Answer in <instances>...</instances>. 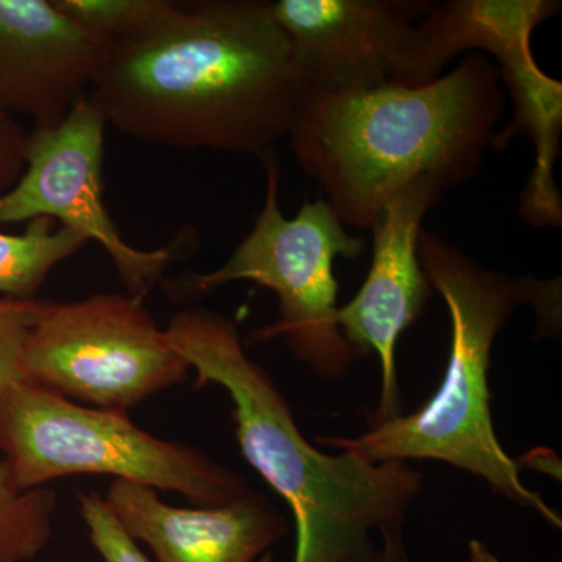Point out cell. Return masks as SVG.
I'll list each match as a JSON object with an SVG mask.
<instances>
[{"label": "cell", "mask_w": 562, "mask_h": 562, "mask_svg": "<svg viewBox=\"0 0 562 562\" xmlns=\"http://www.w3.org/2000/svg\"><path fill=\"white\" fill-rule=\"evenodd\" d=\"M380 541H382V549H380L382 562H412L403 539V528L384 532Z\"/></svg>", "instance_id": "ffe728a7"}, {"label": "cell", "mask_w": 562, "mask_h": 562, "mask_svg": "<svg viewBox=\"0 0 562 562\" xmlns=\"http://www.w3.org/2000/svg\"><path fill=\"white\" fill-rule=\"evenodd\" d=\"M469 560L471 562H501L494 553L491 552L490 547L479 539H472L469 542Z\"/></svg>", "instance_id": "7402d4cb"}, {"label": "cell", "mask_w": 562, "mask_h": 562, "mask_svg": "<svg viewBox=\"0 0 562 562\" xmlns=\"http://www.w3.org/2000/svg\"><path fill=\"white\" fill-rule=\"evenodd\" d=\"M546 449H538L528 454V457L520 458V460L516 461L520 469H522V465H528V468H535L541 472H550L560 480V460H557L558 457H554L553 453L550 454V458H546Z\"/></svg>", "instance_id": "44dd1931"}, {"label": "cell", "mask_w": 562, "mask_h": 562, "mask_svg": "<svg viewBox=\"0 0 562 562\" xmlns=\"http://www.w3.org/2000/svg\"><path fill=\"white\" fill-rule=\"evenodd\" d=\"M105 128L90 98L50 128L27 136L24 171L0 195V224L49 217L105 250L131 294L146 297L173 262L199 246L194 231H181L168 246L140 250L122 238L103 202Z\"/></svg>", "instance_id": "9c48e42d"}, {"label": "cell", "mask_w": 562, "mask_h": 562, "mask_svg": "<svg viewBox=\"0 0 562 562\" xmlns=\"http://www.w3.org/2000/svg\"><path fill=\"white\" fill-rule=\"evenodd\" d=\"M49 305L47 301L0 299V392L11 384L29 382L25 347L36 322Z\"/></svg>", "instance_id": "e0dca14e"}, {"label": "cell", "mask_w": 562, "mask_h": 562, "mask_svg": "<svg viewBox=\"0 0 562 562\" xmlns=\"http://www.w3.org/2000/svg\"><path fill=\"white\" fill-rule=\"evenodd\" d=\"M77 505L88 538L103 562H151L138 543L122 530L103 495L95 491H79Z\"/></svg>", "instance_id": "ac0fdd59"}, {"label": "cell", "mask_w": 562, "mask_h": 562, "mask_svg": "<svg viewBox=\"0 0 562 562\" xmlns=\"http://www.w3.org/2000/svg\"><path fill=\"white\" fill-rule=\"evenodd\" d=\"M87 244L49 217L29 221L21 235L0 232V299L35 301L49 273Z\"/></svg>", "instance_id": "5bb4252c"}, {"label": "cell", "mask_w": 562, "mask_h": 562, "mask_svg": "<svg viewBox=\"0 0 562 562\" xmlns=\"http://www.w3.org/2000/svg\"><path fill=\"white\" fill-rule=\"evenodd\" d=\"M261 161L266 198L254 228L221 268L184 277L181 295L202 299L235 281L268 288L279 299V319L251 333L250 341L281 338L321 379H342L364 355L339 330L335 260L360 258L368 241L351 235L324 198L303 203L294 217L284 216L276 151Z\"/></svg>", "instance_id": "8992f818"}, {"label": "cell", "mask_w": 562, "mask_h": 562, "mask_svg": "<svg viewBox=\"0 0 562 562\" xmlns=\"http://www.w3.org/2000/svg\"><path fill=\"white\" fill-rule=\"evenodd\" d=\"M29 382L80 405L131 413L187 382L190 366L133 294H95L44 310L25 347Z\"/></svg>", "instance_id": "ba28073f"}, {"label": "cell", "mask_w": 562, "mask_h": 562, "mask_svg": "<svg viewBox=\"0 0 562 562\" xmlns=\"http://www.w3.org/2000/svg\"><path fill=\"white\" fill-rule=\"evenodd\" d=\"M166 335L195 372V386L216 384L231 395L244 458L294 516V562L382 561L376 536L403 528L424 487L422 473L408 462H369L313 446L271 373L247 353L232 317L187 306Z\"/></svg>", "instance_id": "3957f363"}, {"label": "cell", "mask_w": 562, "mask_h": 562, "mask_svg": "<svg viewBox=\"0 0 562 562\" xmlns=\"http://www.w3.org/2000/svg\"><path fill=\"white\" fill-rule=\"evenodd\" d=\"M442 190L420 177L391 199L371 227L372 262L349 303L339 306V330L362 355L375 353L382 369L380 403L371 422L401 416L398 338L419 319L431 295L417 251L425 214L438 205Z\"/></svg>", "instance_id": "8fae6325"}, {"label": "cell", "mask_w": 562, "mask_h": 562, "mask_svg": "<svg viewBox=\"0 0 562 562\" xmlns=\"http://www.w3.org/2000/svg\"><path fill=\"white\" fill-rule=\"evenodd\" d=\"M417 251L431 290L450 314L449 362L438 391L422 408L371 422L353 438L321 436L317 442L369 462L441 461L484 480L495 494L538 513L561 528L560 514L528 490L520 468L503 449L491 414L490 368L495 338L517 306L535 303L543 330L557 317L554 281L484 268L438 233L422 228Z\"/></svg>", "instance_id": "277c9868"}, {"label": "cell", "mask_w": 562, "mask_h": 562, "mask_svg": "<svg viewBox=\"0 0 562 562\" xmlns=\"http://www.w3.org/2000/svg\"><path fill=\"white\" fill-rule=\"evenodd\" d=\"M55 7L92 38L114 46L138 38L173 13V0H54Z\"/></svg>", "instance_id": "2e32d148"}, {"label": "cell", "mask_w": 562, "mask_h": 562, "mask_svg": "<svg viewBox=\"0 0 562 562\" xmlns=\"http://www.w3.org/2000/svg\"><path fill=\"white\" fill-rule=\"evenodd\" d=\"M0 457L21 490L72 475H110L171 491L198 506L255 494L249 482L190 443L143 430L128 413L80 405L38 384L0 392Z\"/></svg>", "instance_id": "5b68a950"}, {"label": "cell", "mask_w": 562, "mask_h": 562, "mask_svg": "<svg viewBox=\"0 0 562 562\" xmlns=\"http://www.w3.org/2000/svg\"><path fill=\"white\" fill-rule=\"evenodd\" d=\"M103 497L122 530L157 562H257L288 532L283 516L257 492L231 505L179 508L158 491L113 480Z\"/></svg>", "instance_id": "4fadbf2b"}, {"label": "cell", "mask_w": 562, "mask_h": 562, "mask_svg": "<svg viewBox=\"0 0 562 562\" xmlns=\"http://www.w3.org/2000/svg\"><path fill=\"white\" fill-rule=\"evenodd\" d=\"M432 0H276L303 90L358 92L398 83Z\"/></svg>", "instance_id": "30bf717a"}, {"label": "cell", "mask_w": 562, "mask_h": 562, "mask_svg": "<svg viewBox=\"0 0 562 562\" xmlns=\"http://www.w3.org/2000/svg\"><path fill=\"white\" fill-rule=\"evenodd\" d=\"M27 136L16 117L0 111V195L9 191L24 171Z\"/></svg>", "instance_id": "d6986e66"}, {"label": "cell", "mask_w": 562, "mask_h": 562, "mask_svg": "<svg viewBox=\"0 0 562 562\" xmlns=\"http://www.w3.org/2000/svg\"><path fill=\"white\" fill-rule=\"evenodd\" d=\"M58 495L50 486L21 490L0 458V562H31L54 536Z\"/></svg>", "instance_id": "9a60e30c"}, {"label": "cell", "mask_w": 562, "mask_h": 562, "mask_svg": "<svg viewBox=\"0 0 562 562\" xmlns=\"http://www.w3.org/2000/svg\"><path fill=\"white\" fill-rule=\"evenodd\" d=\"M380 562H382V561H380Z\"/></svg>", "instance_id": "603a6c76"}, {"label": "cell", "mask_w": 562, "mask_h": 562, "mask_svg": "<svg viewBox=\"0 0 562 562\" xmlns=\"http://www.w3.org/2000/svg\"><path fill=\"white\" fill-rule=\"evenodd\" d=\"M554 0H449L435 3L420 21V41L401 85L422 87L441 77L443 66L462 52L483 50L494 57L514 114L495 133L492 149L505 150L528 136L535 162L520 194V217L532 227H561L562 195L554 180L561 157L562 83L539 68L531 36L543 21L557 16Z\"/></svg>", "instance_id": "52a82bcc"}, {"label": "cell", "mask_w": 562, "mask_h": 562, "mask_svg": "<svg viewBox=\"0 0 562 562\" xmlns=\"http://www.w3.org/2000/svg\"><path fill=\"white\" fill-rule=\"evenodd\" d=\"M501 70L469 52L422 87L303 90L288 133L299 168L346 228L368 231L383 206L427 177L442 191L479 176L506 106Z\"/></svg>", "instance_id": "7a4b0ae2"}, {"label": "cell", "mask_w": 562, "mask_h": 562, "mask_svg": "<svg viewBox=\"0 0 562 562\" xmlns=\"http://www.w3.org/2000/svg\"><path fill=\"white\" fill-rule=\"evenodd\" d=\"M302 91L271 2L201 0L111 46L88 98L131 138L261 158L290 133Z\"/></svg>", "instance_id": "6da1fadb"}, {"label": "cell", "mask_w": 562, "mask_h": 562, "mask_svg": "<svg viewBox=\"0 0 562 562\" xmlns=\"http://www.w3.org/2000/svg\"><path fill=\"white\" fill-rule=\"evenodd\" d=\"M110 47L54 0H0V111L54 127L90 95Z\"/></svg>", "instance_id": "7c38bea8"}]
</instances>
